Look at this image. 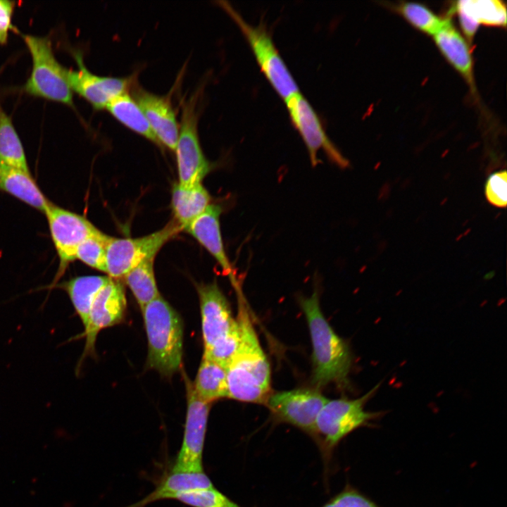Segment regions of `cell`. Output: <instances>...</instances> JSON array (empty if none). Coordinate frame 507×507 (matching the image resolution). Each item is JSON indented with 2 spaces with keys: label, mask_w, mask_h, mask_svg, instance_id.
I'll return each instance as SVG.
<instances>
[{
  "label": "cell",
  "mask_w": 507,
  "mask_h": 507,
  "mask_svg": "<svg viewBox=\"0 0 507 507\" xmlns=\"http://www.w3.org/2000/svg\"><path fill=\"white\" fill-rule=\"evenodd\" d=\"M204 351L227 335L237 324L230 305L216 282L197 285Z\"/></svg>",
  "instance_id": "cell-15"
},
{
  "label": "cell",
  "mask_w": 507,
  "mask_h": 507,
  "mask_svg": "<svg viewBox=\"0 0 507 507\" xmlns=\"http://www.w3.org/2000/svg\"><path fill=\"white\" fill-rule=\"evenodd\" d=\"M106 109L124 126L161 146L144 113L128 92L113 99Z\"/></svg>",
  "instance_id": "cell-23"
},
{
  "label": "cell",
  "mask_w": 507,
  "mask_h": 507,
  "mask_svg": "<svg viewBox=\"0 0 507 507\" xmlns=\"http://www.w3.org/2000/svg\"><path fill=\"white\" fill-rule=\"evenodd\" d=\"M130 90L160 144L175 151L179 135V124L170 97L157 95L144 89L136 79Z\"/></svg>",
  "instance_id": "cell-16"
},
{
  "label": "cell",
  "mask_w": 507,
  "mask_h": 507,
  "mask_svg": "<svg viewBox=\"0 0 507 507\" xmlns=\"http://www.w3.org/2000/svg\"><path fill=\"white\" fill-rule=\"evenodd\" d=\"M30 54L32 70L22 91L29 95L74 107L67 70L56 59L48 37L22 34Z\"/></svg>",
  "instance_id": "cell-4"
},
{
  "label": "cell",
  "mask_w": 507,
  "mask_h": 507,
  "mask_svg": "<svg viewBox=\"0 0 507 507\" xmlns=\"http://www.w3.org/2000/svg\"><path fill=\"white\" fill-rule=\"evenodd\" d=\"M44 213L59 258L58 270L49 287L51 289L56 284L69 263L75 260V252L78 246L88 237L101 231L84 216L64 209L50 201Z\"/></svg>",
  "instance_id": "cell-9"
},
{
  "label": "cell",
  "mask_w": 507,
  "mask_h": 507,
  "mask_svg": "<svg viewBox=\"0 0 507 507\" xmlns=\"http://www.w3.org/2000/svg\"><path fill=\"white\" fill-rule=\"evenodd\" d=\"M192 384L196 396L205 402L228 396L226 369L208 358L202 357Z\"/></svg>",
  "instance_id": "cell-24"
},
{
  "label": "cell",
  "mask_w": 507,
  "mask_h": 507,
  "mask_svg": "<svg viewBox=\"0 0 507 507\" xmlns=\"http://www.w3.org/2000/svg\"><path fill=\"white\" fill-rule=\"evenodd\" d=\"M433 36L437 46L446 60L470 85H472L473 65L469 46L450 20L447 19L444 26Z\"/></svg>",
  "instance_id": "cell-18"
},
{
  "label": "cell",
  "mask_w": 507,
  "mask_h": 507,
  "mask_svg": "<svg viewBox=\"0 0 507 507\" xmlns=\"http://www.w3.org/2000/svg\"><path fill=\"white\" fill-rule=\"evenodd\" d=\"M187 392V414L181 448L172 469L174 472H201L203 450L211 403L196 394L192 382L184 373Z\"/></svg>",
  "instance_id": "cell-10"
},
{
  "label": "cell",
  "mask_w": 507,
  "mask_h": 507,
  "mask_svg": "<svg viewBox=\"0 0 507 507\" xmlns=\"http://www.w3.org/2000/svg\"><path fill=\"white\" fill-rule=\"evenodd\" d=\"M237 318L240 329L239 348L226 368L227 398L265 403L270 395L271 371L246 306L239 296Z\"/></svg>",
  "instance_id": "cell-1"
},
{
  "label": "cell",
  "mask_w": 507,
  "mask_h": 507,
  "mask_svg": "<svg viewBox=\"0 0 507 507\" xmlns=\"http://www.w3.org/2000/svg\"><path fill=\"white\" fill-rule=\"evenodd\" d=\"M127 309L125 292L123 284L110 278L99 291L92 304L88 322L78 338L85 339L83 353L77 366L87 356L95 354L96 338L101 330L119 324L124 320Z\"/></svg>",
  "instance_id": "cell-12"
},
{
  "label": "cell",
  "mask_w": 507,
  "mask_h": 507,
  "mask_svg": "<svg viewBox=\"0 0 507 507\" xmlns=\"http://www.w3.org/2000/svg\"><path fill=\"white\" fill-rule=\"evenodd\" d=\"M110 278L101 275L79 276L56 286L66 292L84 328L96 295Z\"/></svg>",
  "instance_id": "cell-22"
},
{
  "label": "cell",
  "mask_w": 507,
  "mask_h": 507,
  "mask_svg": "<svg viewBox=\"0 0 507 507\" xmlns=\"http://www.w3.org/2000/svg\"><path fill=\"white\" fill-rule=\"evenodd\" d=\"M173 499L192 507H240L214 487L181 492Z\"/></svg>",
  "instance_id": "cell-30"
},
{
  "label": "cell",
  "mask_w": 507,
  "mask_h": 507,
  "mask_svg": "<svg viewBox=\"0 0 507 507\" xmlns=\"http://www.w3.org/2000/svg\"><path fill=\"white\" fill-rule=\"evenodd\" d=\"M292 123L302 138L307 149L311 163H318V154L323 150L327 158L340 168L349 165L326 134L320 119L312 106L300 92L284 100Z\"/></svg>",
  "instance_id": "cell-11"
},
{
  "label": "cell",
  "mask_w": 507,
  "mask_h": 507,
  "mask_svg": "<svg viewBox=\"0 0 507 507\" xmlns=\"http://www.w3.org/2000/svg\"><path fill=\"white\" fill-rule=\"evenodd\" d=\"M485 196L494 206L506 208L507 204V173L506 170L491 175L485 184Z\"/></svg>",
  "instance_id": "cell-32"
},
{
  "label": "cell",
  "mask_w": 507,
  "mask_h": 507,
  "mask_svg": "<svg viewBox=\"0 0 507 507\" xmlns=\"http://www.w3.org/2000/svg\"><path fill=\"white\" fill-rule=\"evenodd\" d=\"M379 386L380 384H377L358 399H328L325 403L316 418L313 436L326 457L348 434L382 415L380 412H370L364 408Z\"/></svg>",
  "instance_id": "cell-5"
},
{
  "label": "cell",
  "mask_w": 507,
  "mask_h": 507,
  "mask_svg": "<svg viewBox=\"0 0 507 507\" xmlns=\"http://www.w3.org/2000/svg\"><path fill=\"white\" fill-rule=\"evenodd\" d=\"M452 11L462 13L478 25L506 27V8L498 0H463L455 3Z\"/></svg>",
  "instance_id": "cell-26"
},
{
  "label": "cell",
  "mask_w": 507,
  "mask_h": 507,
  "mask_svg": "<svg viewBox=\"0 0 507 507\" xmlns=\"http://www.w3.org/2000/svg\"><path fill=\"white\" fill-rule=\"evenodd\" d=\"M457 13L458 15L460 24L463 33L465 34L466 37L470 41H471L477 30L479 25L468 16L460 13Z\"/></svg>",
  "instance_id": "cell-35"
},
{
  "label": "cell",
  "mask_w": 507,
  "mask_h": 507,
  "mask_svg": "<svg viewBox=\"0 0 507 507\" xmlns=\"http://www.w3.org/2000/svg\"><path fill=\"white\" fill-rule=\"evenodd\" d=\"M211 196L202 183L189 188L175 184L172 191L171 206L174 220L182 230L189 225L211 204Z\"/></svg>",
  "instance_id": "cell-20"
},
{
  "label": "cell",
  "mask_w": 507,
  "mask_h": 507,
  "mask_svg": "<svg viewBox=\"0 0 507 507\" xmlns=\"http://www.w3.org/2000/svg\"><path fill=\"white\" fill-rule=\"evenodd\" d=\"M239 342L240 329L237 322V325L227 335L216 342L208 350L204 351L202 357L226 369L234 356Z\"/></svg>",
  "instance_id": "cell-31"
},
{
  "label": "cell",
  "mask_w": 507,
  "mask_h": 507,
  "mask_svg": "<svg viewBox=\"0 0 507 507\" xmlns=\"http://www.w3.org/2000/svg\"><path fill=\"white\" fill-rule=\"evenodd\" d=\"M398 11L413 26L419 30L434 35L446 23L426 6L418 3L407 2L398 6Z\"/></svg>",
  "instance_id": "cell-28"
},
{
  "label": "cell",
  "mask_w": 507,
  "mask_h": 507,
  "mask_svg": "<svg viewBox=\"0 0 507 507\" xmlns=\"http://www.w3.org/2000/svg\"><path fill=\"white\" fill-rule=\"evenodd\" d=\"M15 7V1L0 0V45L7 43L9 32L15 29L12 24Z\"/></svg>",
  "instance_id": "cell-34"
},
{
  "label": "cell",
  "mask_w": 507,
  "mask_h": 507,
  "mask_svg": "<svg viewBox=\"0 0 507 507\" xmlns=\"http://www.w3.org/2000/svg\"><path fill=\"white\" fill-rule=\"evenodd\" d=\"M77 69L67 70L69 84L95 110L106 109L118 96L128 92L135 80V76L125 77H106L96 75L85 66L83 55L78 51L73 52Z\"/></svg>",
  "instance_id": "cell-14"
},
{
  "label": "cell",
  "mask_w": 507,
  "mask_h": 507,
  "mask_svg": "<svg viewBox=\"0 0 507 507\" xmlns=\"http://www.w3.org/2000/svg\"><path fill=\"white\" fill-rule=\"evenodd\" d=\"M322 507H380L357 489L346 487Z\"/></svg>",
  "instance_id": "cell-33"
},
{
  "label": "cell",
  "mask_w": 507,
  "mask_h": 507,
  "mask_svg": "<svg viewBox=\"0 0 507 507\" xmlns=\"http://www.w3.org/2000/svg\"><path fill=\"white\" fill-rule=\"evenodd\" d=\"M202 89H196L188 99L181 100V120L175 149L179 177L178 184L189 188L201 183L211 170L199 142L198 121Z\"/></svg>",
  "instance_id": "cell-7"
},
{
  "label": "cell",
  "mask_w": 507,
  "mask_h": 507,
  "mask_svg": "<svg viewBox=\"0 0 507 507\" xmlns=\"http://www.w3.org/2000/svg\"><path fill=\"white\" fill-rule=\"evenodd\" d=\"M211 487H213V485L204 472H172L153 492L129 507H144L156 501L173 499L176 494L181 492Z\"/></svg>",
  "instance_id": "cell-21"
},
{
  "label": "cell",
  "mask_w": 507,
  "mask_h": 507,
  "mask_svg": "<svg viewBox=\"0 0 507 507\" xmlns=\"http://www.w3.org/2000/svg\"><path fill=\"white\" fill-rule=\"evenodd\" d=\"M0 163L30 172L21 140L0 103Z\"/></svg>",
  "instance_id": "cell-25"
},
{
  "label": "cell",
  "mask_w": 507,
  "mask_h": 507,
  "mask_svg": "<svg viewBox=\"0 0 507 507\" xmlns=\"http://www.w3.org/2000/svg\"><path fill=\"white\" fill-rule=\"evenodd\" d=\"M221 213L222 208L220 205L211 204L204 212L189 225L186 231L213 256L224 273L237 284L234 270L223 245L220 225Z\"/></svg>",
  "instance_id": "cell-17"
},
{
  "label": "cell",
  "mask_w": 507,
  "mask_h": 507,
  "mask_svg": "<svg viewBox=\"0 0 507 507\" xmlns=\"http://www.w3.org/2000/svg\"><path fill=\"white\" fill-rule=\"evenodd\" d=\"M182 229L173 219L162 229L138 238L111 237L106 253V273L118 280L143 261L155 258L161 247Z\"/></svg>",
  "instance_id": "cell-8"
},
{
  "label": "cell",
  "mask_w": 507,
  "mask_h": 507,
  "mask_svg": "<svg viewBox=\"0 0 507 507\" xmlns=\"http://www.w3.org/2000/svg\"><path fill=\"white\" fill-rule=\"evenodd\" d=\"M142 312L148 342L147 366L163 376H172L182 365V319L161 295L146 304Z\"/></svg>",
  "instance_id": "cell-3"
},
{
  "label": "cell",
  "mask_w": 507,
  "mask_h": 507,
  "mask_svg": "<svg viewBox=\"0 0 507 507\" xmlns=\"http://www.w3.org/2000/svg\"><path fill=\"white\" fill-rule=\"evenodd\" d=\"M154 261V258L143 261L123 277L141 310L161 295L155 279Z\"/></svg>",
  "instance_id": "cell-27"
},
{
  "label": "cell",
  "mask_w": 507,
  "mask_h": 507,
  "mask_svg": "<svg viewBox=\"0 0 507 507\" xmlns=\"http://www.w3.org/2000/svg\"><path fill=\"white\" fill-rule=\"evenodd\" d=\"M219 4L237 25L248 42L261 70L277 94L284 101L299 92L297 84L266 27L263 24H249L230 4L225 1Z\"/></svg>",
  "instance_id": "cell-6"
},
{
  "label": "cell",
  "mask_w": 507,
  "mask_h": 507,
  "mask_svg": "<svg viewBox=\"0 0 507 507\" xmlns=\"http://www.w3.org/2000/svg\"><path fill=\"white\" fill-rule=\"evenodd\" d=\"M0 190L43 213L49 203L30 172L2 163H0Z\"/></svg>",
  "instance_id": "cell-19"
},
{
  "label": "cell",
  "mask_w": 507,
  "mask_h": 507,
  "mask_svg": "<svg viewBox=\"0 0 507 507\" xmlns=\"http://www.w3.org/2000/svg\"><path fill=\"white\" fill-rule=\"evenodd\" d=\"M327 400L317 388H299L270 394L265 404L277 420L313 435L318 415Z\"/></svg>",
  "instance_id": "cell-13"
},
{
  "label": "cell",
  "mask_w": 507,
  "mask_h": 507,
  "mask_svg": "<svg viewBox=\"0 0 507 507\" xmlns=\"http://www.w3.org/2000/svg\"><path fill=\"white\" fill-rule=\"evenodd\" d=\"M111 237L101 231L84 240L77 248L75 259L106 273V246Z\"/></svg>",
  "instance_id": "cell-29"
},
{
  "label": "cell",
  "mask_w": 507,
  "mask_h": 507,
  "mask_svg": "<svg viewBox=\"0 0 507 507\" xmlns=\"http://www.w3.org/2000/svg\"><path fill=\"white\" fill-rule=\"evenodd\" d=\"M313 347L312 382L318 387L329 384L345 387L349 382L351 354L349 345L334 331L325 318L317 288L309 297L300 299Z\"/></svg>",
  "instance_id": "cell-2"
}]
</instances>
